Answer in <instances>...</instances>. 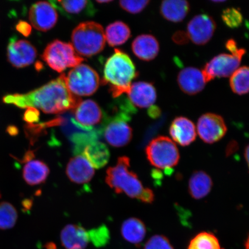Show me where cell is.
<instances>
[{
    "mask_svg": "<svg viewBox=\"0 0 249 249\" xmlns=\"http://www.w3.org/2000/svg\"><path fill=\"white\" fill-rule=\"evenodd\" d=\"M2 102L20 108H38L47 114H61L74 110L81 102V99L73 95L68 89L65 74L63 73L34 91L24 94L5 95Z\"/></svg>",
    "mask_w": 249,
    "mask_h": 249,
    "instance_id": "1",
    "label": "cell"
},
{
    "mask_svg": "<svg viewBox=\"0 0 249 249\" xmlns=\"http://www.w3.org/2000/svg\"><path fill=\"white\" fill-rule=\"evenodd\" d=\"M138 74L131 58L116 49L106 62L103 82L110 85L112 95L117 98L128 92L132 80Z\"/></svg>",
    "mask_w": 249,
    "mask_h": 249,
    "instance_id": "2",
    "label": "cell"
},
{
    "mask_svg": "<svg viewBox=\"0 0 249 249\" xmlns=\"http://www.w3.org/2000/svg\"><path fill=\"white\" fill-rule=\"evenodd\" d=\"M130 167L128 157L118 158L116 166L107 170L106 182L117 194H124L139 200L144 188L138 175L130 170Z\"/></svg>",
    "mask_w": 249,
    "mask_h": 249,
    "instance_id": "3",
    "label": "cell"
},
{
    "mask_svg": "<svg viewBox=\"0 0 249 249\" xmlns=\"http://www.w3.org/2000/svg\"><path fill=\"white\" fill-rule=\"evenodd\" d=\"M72 46L79 55L92 57L101 53L106 44L104 28L94 21H85L78 25L71 36Z\"/></svg>",
    "mask_w": 249,
    "mask_h": 249,
    "instance_id": "4",
    "label": "cell"
},
{
    "mask_svg": "<svg viewBox=\"0 0 249 249\" xmlns=\"http://www.w3.org/2000/svg\"><path fill=\"white\" fill-rule=\"evenodd\" d=\"M145 154L152 166L167 170L176 166L180 158L175 143L168 137L162 136L151 140L145 148Z\"/></svg>",
    "mask_w": 249,
    "mask_h": 249,
    "instance_id": "5",
    "label": "cell"
},
{
    "mask_svg": "<svg viewBox=\"0 0 249 249\" xmlns=\"http://www.w3.org/2000/svg\"><path fill=\"white\" fill-rule=\"evenodd\" d=\"M42 58L52 70L58 73L68 68L75 67L84 61L71 43L59 40H55L46 46Z\"/></svg>",
    "mask_w": 249,
    "mask_h": 249,
    "instance_id": "6",
    "label": "cell"
},
{
    "mask_svg": "<svg viewBox=\"0 0 249 249\" xmlns=\"http://www.w3.org/2000/svg\"><path fill=\"white\" fill-rule=\"evenodd\" d=\"M67 88L73 95L90 96L99 88L100 78L96 71L86 64H80L65 75Z\"/></svg>",
    "mask_w": 249,
    "mask_h": 249,
    "instance_id": "7",
    "label": "cell"
},
{
    "mask_svg": "<svg viewBox=\"0 0 249 249\" xmlns=\"http://www.w3.org/2000/svg\"><path fill=\"white\" fill-rule=\"evenodd\" d=\"M129 114L122 112L108 120L104 130L105 139L113 147H123L128 144L133 137L132 129L127 121Z\"/></svg>",
    "mask_w": 249,
    "mask_h": 249,
    "instance_id": "8",
    "label": "cell"
},
{
    "mask_svg": "<svg viewBox=\"0 0 249 249\" xmlns=\"http://www.w3.org/2000/svg\"><path fill=\"white\" fill-rule=\"evenodd\" d=\"M197 130L202 141L207 144H213L226 135L227 127L222 117L216 114L207 113L199 118Z\"/></svg>",
    "mask_w": 249,
    "mask_h": 249,
    "instance_id": "9",
    "label": "cell"
},
{
    "mask_svg": "<svg viewBox=\"0 0 249 249\" xmlns=\"http://www.w3.org/2000/svg\"><path fill=\"white\" fill-rule=\"evenodd\" d=\"M242 58L232 54H221L212 59L202 70L207 82L216 77L231 76L238 69Z\"/></svg>",
    "mask_w": 249,
    "mask_h": 249,
    "instance_id": "10",
    "label": "cell"
},
{
    "mask_svg": "<svg viewBox=\"0 0 249 249\" xmlns=\"http://www.w3.org/2000/svg\"><path fill=\"white\" fill-rule=\"evenodd\" d=\"M37 51L35 47L26 40H18L12 37L7 46L8 61L12 66L22 68L29 66L36 60Z\"/></svg>",
    "mask_w": 249,
    "mask_h": 249,
    "instance_id": "11",
    "label": "cell"
},
{
    "mask_svg": "<svg viewBox=\"0 0 249 249\" xmlns=\"http://www.w3.org/2000/svg\"><path fill=\"white\" fill-rule=\"evenodd\" d=\"M216 27L215 21L210 16L198 15L189 21L187 35L196 45H203L213 38Z\"/></svg>",
    "mask_w": 249,
    "mask_h": 249,
    "instance_id": "12",
    "label": "cell"
},
{
    "mask_svg": "<svg viewBox=\"0 0 249 249\" xmlns=\"http://www.w3.org/2000/svg\"><path fill=\"white\" fill-rule=\"evenodd\" d=\"M29 18L34 29L46 32L51 30L57 23L58 15L51 3L40 1L31 7Z\"/></svg>",
    "mask_w": 249,
    "mask_h": 249,
    "instance_id": "13",
    "label": "cell"
},
{
    "mask_svg": "<svg viewBox=\"0 0 249 249\" xmlns=\"http://www.w3.org/2000/svg\"><path fill=\"white\" fill-rule=\"evenodd\" d=\"M177 82L183 92L191 95L202 91L207 83L202 71L194 67H187L180 71Z\"/></svg>",
    "mask_w": 249,
    "mask_h": 249,
    "instance_id": "14",
    "label": "cell"
},
{
    "mask_svg": "<svg viewBox=\"0 0 249 249\" xmlns=\"http://www.w3.org/2000/svg\"><path fill=\"white\" fill-rule=\"evenodd\" d=\"M74 119L81 125L93 127L102 122L104 114L102 109L92 100L80 102L72 110Z\"/></svg>",
    "mask_w": 249,
    "mask_h": 249,
    "instance_id": "15",
    "label": "cell"
},
{
    "mask_svg": "<svg viewBox=\"0 0 249 249\" xmlns=\"http://www.w3.org/2000/svg\"><path fill=\"white\" fill-rule=\"evenodd\" d=\"M129 102L134 107L148 108L157 100V91L152 84L139 82L132 84L127 93Z\"/></svg>",
    "mask_w": 249,
    "mask_h": 249,
    "instance_id": "16",
    "label": "cell"
},
{
    "mask_svg": "<svg viewBox=\"0 0 249 249\" xmlns=\"http://www.w3.org/2000/svg\"><path fill=\"white\" fill-rule=\"evenodd\" d=\"M66 174L71 182L82 185L92 179L95 170L84 156L77 155L71 159L67 164Z\"/></svg>",
    "mask_w": 249,
    "mask_h": 249,
    "instance_id": "17",
    "label": "cell"
},
{
    "mask_svg": "<svg viewBox=\"0 0 249 249\" xmlns=\"http://www.w3.org/2000/svg\"><path fill=\"white\" fill-rule=\"evenodd\" d=\"M169 133L174 141L182 147L191 144L197 136L195 124L184 117H177L173 121Z\"/></svg>",
    "mask_w": 249,
    "mask_h": 249,
    "instance_id": "18",
    "label": "cell"
},
{
    "mask_svg": "<svg viewBox=\"0 0 249 249\" xmlns=\"http://www.w3.org/2000/svg\"><path fill=\"white\" fill-rule=\"evenodd\" d=\"M61 241L67 249H85L90 242L89 231L80 226L68 225L62 230Z\"/></svg>",
    "mask_w": 249,
    "mask_h": 249,
    "instance_id": "19",
    "label": "cell"
},
{
    "mask_svg": "<svg viewBox=\"0 0 249 249\" xmlns=\"http://www.w3.org/2000/svg\"><path fill=\"white\" fill-rule=\"evenodd\" d=\"M50 3L54 8L57 9L62 15L68 18L91 16L95 14L96 10L90 1H51Z\"/></svg>",
    "mask_w": 249,
    "mask_h": 249,
    "instance_id": "20",
    "label": "cell"
},
{
    "mask_svg": "<svg viewBox=\"0 0 249 249\" xmlns=\"http://www.w3.org/2000/svg\"><path fill=\"white\" fill-rule=\"evenodd\" d=\"M133 53L140 60L149 61L154 60L160 52V44L155 37L149 34L137 36L132 44Z\"/></svg>",
    "mask_w": 249,
    "mask_h": 249,
    "instance_id": "21",
    "label": "cell"
},
{
    "mask_svg": "<svg viewBox=\"0 0 249 249\" xmlns=\"http://www.w3.org/2000/svg\"><path fill=\"white\" fill-rule=\"evenodd\" d=\"M48 165L42 161L31 160L26 161L23 170V177L27 184L38 185L45 182L49 175Z\"/></svg>",
    "mask_w": 249,
    "mask_h": 249,
    "instance_id": "22",
    "label": "cell"
},
{
    "mask_svg": "<svg viewBox=\"0 0 249 249\" xmlns=\"http://www.w3.org/2000/svg\"><path fill=\"white\" fill-rule=\"evenodd\" d=\"M213 186V179L204 171H196L189 181V192L196 200L203 198L210 194Z\"/></svg>",
    "mask_w": 249,
    "mask_h": 249,
    "instance_id": "23",
    "label": "cell"
},
{
    "mask_svg": "<svg viewBox=\"0 0 249 249\" xmlns=\"http://www.w3.org/2000/svg\"><path fill=\"white\" fill-rule=\"evenodd\" d=\"M190 10L189 2L182 0H167L161 2L160 13L167 20L179 23L186 18Z\"/></svg>",
    "mask_w": 249,
    "mask_h": 249,
    "instance_id": "24",
    "label": "cell"
},
{
    "mask_svg": "<svg viewBox=\"0 0 249 249\" xmlns=\"http://www.w3.org/2000/svg\"><path fill=\"white\" fill-rule=\"evenodd\" d=\"M121 233L124 240L134 245H139L144 240L147 229L142 220L138 218L130 217L123 222Z\"/></svg>",
    "mask_w": 249,
    "mask_h": 249,
    "instance_id": "25",
    "label": "cell"
},
{
    "mask_svg": "<svg viewBox=\"0 0 249 249\" xmlns=\"http://www.w3.org/2000/svg\"><path fill=\"white\" fill-rule=\"evenodd\" d=\"M83 156L93 168L99 169L107 164L110 154L107 145L96 141L86 146Z\"/></svg>",
    "mask_w": 249,
    "mask_h": 249,
    "instance_id": "26",
    "label": "cell"
},
{
    "mask_svg": "<svg viewBox=\"0 0 249 249\" xmlns=\"http://www.w3.org/2000/svg\"><path fill=\"white\" fill-rule=\"evenodd\" d=\"M105 38L110 46L124 44L131 36L130 28L121 21L110 24L106 30Z\"/></svg>",
    "mask_w": 249,
    "mask_h": 249,
    "instance_id": "27",
    "label": "cell"
},
{
    "mask_svg": "<svg viewBox=\"0 0 249 249\" xmlns=\"http://www.w3.org/2000/svg\"><path fill=\"white\" fill-rule=\"evenodd\" d=\"M249 70L248 67L238 68L233 73L230 80L232 91L239 95L249 92Z\"/></svg>",
    "mask_w": 249,
    "mask_h": 249,
    "instance_id": "28",
    "label": "cell"
},
{
    "mask_svg": "<svg viewBox=\"0 0 249 249\" xmlns=\"http://www.w3.org/2000/svg\"><path fill=\"white\" fill-rule=\"evenodd\" d=\"M188 249H225L221 248L219 240L213 233L202 232L190 242Z\"/></svg>",
    "mask_w": 249,
    "mask_h": 249,
    "instance_id": "29",
    "label": "cell"
},
{
    "mask_svg": "<svg viewBox=\"0 0 249 249\" xmlns=\"http://www.w3.org/2000/svg\"><path fill=\"white\" fill-rule=\"evenodd\" d=\"M18 213L16 208L8 202H0V229L12 228L18 220Z\"/></svg>",
    "mask_w": 249,
    "mask_h": 249,
    "instance_id": "30",
    "label": "cell"
},
{
    "mask_svg": "<svg viewBox=\"0 0 249 249\" xmlns=\"http://www.w3.org/2000/svg\"><path fill=\"white\" fill-rule=\"evenodd\" d=\"M88 231L90 242H92L96 247L107 245L110 239V233L107 226H102Z\"/></svg>",
    "mask_w": 249,
    "mask_h": 249,
    "instance_id": "31",
    "label": "cell"
},
{
    "mask_svg": "<svg viewBox=\"0 0 249 249\" xmlns=\"http://www.w3.org/2000/svg\"><path fill=\"white\" fill-rule=\"evenodd\" d=\"M222 18L223 22L231 29L240 27L243 22L240 11L234 8H227L223 11Z\"/></svg>",
    "mask_w": 249,
    "mask_h": 249,
    "instance_id": "32",
    "label": "cell"
},
{
    "mask_svg": "<svg viewBox=\"0 0 249 249\" xmlns=\"http://www.w3.org/2000/svg\"><path fill=\"white\" fill-rule=\"evenodd\" d=\"M144 249H174L166 236L155 235L149 239Z\"/></svg>",
    "mask_w": 249,
    "mask_h": 249,
    "instance_id": "33",
    "label": "cell"
},
{
    "mask_svg": "<svg viewBox=\"0 0 249 249\" xmlns=\"http://www.w3.org/2000/svg\"><path fill=\"white\" fill-rule=\"evenodd\" d=\"M149 1L145 0H140V1H120V7L124 9V11L129 12L132 14H137L141 12L144 9L147 7Z\"/></svg>",
    "mask_w": 249,
    "mask_h": 249,
    "instance_id": "34",
    "label": "cell"
},
{
    "mask_svg": "<svg viewBox=\"0 0 249 249\" xmlns=\"http://www.w3.org/2000/svg\"><path fill=\"white\" fill-rule=\"evenodd\" d=\"M226 49L231 52V54L232 55L243 57V56L245 54V50L244 49L238 48L236 42L233 39H229L226 42Z\"/></svg>",
    "mask_w": 249,
    "mask_h": 249,
    "instance_id": "35",
    "label": "cell"
},
{
    "mask_svg": "<svg viewBox=\"0 0 249 249\" xmlns=\"http://www.w3.org/2000/svg\"><path fill=\"white\" fill-rule=\"evenodd\" d=\"M39 114L36 109L28 108V110L24 115L23 119L29 124H32L38 120Z\"/></svg>",
    "mask_w": 249,
    "mask_h": 249,
    "instance_id": "36",
    "label": "cell"
},
{
    "mask_svg": "<svg viewBox=\"0 0 249 249\" xmlns=\"http://www.w3.org/2000/svg\"><path fill=\"white\" fill-rule=\"evenodd\" d=\"M155 195L153 191L149 188H144L142 194L140 196L139 200L144 203L151 204L154 201Z\"/></svg>",
    "mask_w": 249,
    "mask_h": 249,
    "instance_id": "37",
    "label": "cell"
},
{
    "mask_svg": "<svg viewBox=\"0 0 249 249\" xmlns=\"http://www.w3.org/2000/svg\"><path fill=\"white\" fill-rule=\"evenodd\" d=\"M16 29L25 36H29L31 31L30 25L24 21H20L16 26Z\"/></svg>",
    "mask_w": 249,
    "mask_h": 249,
    "instance_id": "38",
    "label": "cell"
},
{
    "mask_svg": "<svg viewBox=\"0 0 249 249\" xmlns=\"http://www.w3.org/2000/svg\"><path fill=\"white\" fill-rule=\"evenodd\" d=\"M173 39L174 42H176L177 44L183 45L188 42L189 38L185 32L178 31V32L174 34Z\"/></svg>",
    "mask_w": 249,
    "mask_h": 249,
    "instance_id": "39",
    "label": "cell"
},
{
    "mask_svg": "<svg viewBox=\"0 0 249 249\" xmlns=\"http://www.w3.org/2000/svg\"><path fill=\"white\" fill-rule=\"evenodd\" d=\"M148 114L152 118H157L160 116L161 110L158 107L152 105L149 107Z\"/></svg>",
    "mask_w": 249,
    "mask_h": 249,
    "instance_id": "40",
    "label": "cell"
},
{
    "mask_svg": "<svg viewBox=\"0 0 249 249\" xmlns=\"http://www.w3.org/2000/svg\"><path fill=\"white\" fill-rule=\"evenodd\" d=\"M237 144H236L235 142H230L228 147L227 148V154H232L233 152L236 151V149H237Z\"/></svg>",
    "mask_w": 249,
    "mask_h": 249,
    "instance_id": "41",
    "label": "cell"
},
{
    "mask_svg": "<svg viewBox=\"0 0 249 249\" xmlns=\"http://www.w3.org/2000/svg\"><path fill=\"white\" fill-rule=\"evenodd\" d=\"M7 131L11 136L17 135L18 133V130L15 126H9L7 127Z\"/></svg>",
    "mask_w": 249,
    "mask_h": 249,
    "instance_id": "42",
    "label": "cell"
},
{
    "mask_svg": "<svg viewBox=\"0 0 249 249\" xmlns=\"http://www.w3.org/2000/svg\"><path fill=\"white\" fill-rule=\"evenodd\" d=\"M245 157L246 161H247V163L248 165H249V146L247 145V147L245 148Z\"/></svg>",
    "mask_w": 249,
    "mask_h": 249,
    "instance_id": "43",
    "label": "cell"
},
{
    "mask_svg": "<svg viewBox=\"0 0 249 249\" xmlns=\"http://www.w3.org/2000/svg\"><path fill=\"white\" fill-rule=\"evenodd\" d=\"M111 1H110V0H107V1H96V2L100 3V4H103V3H108Z\"/></svg>",
    "mask_w": 249,
    "mask_h": 249,
    "instance_id": "44",
    "label": "cell"
},
{
    "mask_svg": "<svg viewBox=\"0 0 249 249\" xmlns=\"http://www.w3.org/2000/svg\"><path fill=\"white\" fill-rule=\"evenodd\" d=\"M246 249H249V238L247 239V242L245 244Z\"/></svg>",
    "mask_w": 249,
    "mask_h": 249,
    "instance_id": "45",
    "label": "cell"
},
{
    "mask_svg": "<svg viewBox=\"0 0 249 249\" xmlns=\"http://www.w3.org/2000/svg\"><path fill=\"white\" fill-rule=\"evenodd\" d=\"M0 197H1V194H0Z\"/></svg>",
    "mask_w": 249,
    "mask_h": 249,
    "instance_id": "46",
    "label": "cell"
}]
</instances>
